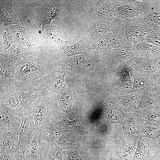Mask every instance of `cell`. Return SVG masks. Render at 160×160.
Listing matches in <instances>:
<instances>
[{
    "label": "cell",
    "instance_id": "cell-1",
    "mask_svg": "<svg viewBox=\"0 0 160 160\" xmlns=\"http://www.w3.org/2000/svg\"><path fill=\"white\" fill-rule=\"evenodd\" d=\"M40 93L33 82L16 80L8 87H0V103L15 110L21 117L28 111Z\"/></svg>",
    "mask_w": 160,
    "mask_h": 160
},
{
    "label": "cell",
    "instance_id": "cell-2",
    "mask_svg": "<svg viewBox=\"0 0 160 160\" xmlns=\"http://www.w3.org/2000/svg\"><path fill=\"white\" fill-rule=\"evenodd\" d=\"M45 58L36 55L25 57L16 66V80L33 82L54 72Z\"/></svg>",
    "mask_w": 160,
    "mask_h": 160
},
{
    "label": "cell",
    "instance_id": "cell-3",
    "mask_svg": "<svg viewBox=\"0 0 160 160\" xmlns=\"http://www.w3.org/2000/svg\"><path fill=\"white\" fill-rule=\"evenodd\" d=\"M51 95L41 93L28 111L35 130L39 132L47 123L52 121Z\"/></svg>",
    "mask_w": 160,
    "mask_h": 160
},
{
    "label": "cell",
    "instance_id": "cell-4",
    "mask_svg": "<svg viewBox=\"0 0 160 160\" xmlns=\"http://www.w3.org/2000/svg\"><path fill=\"white\" fill-rule=\"evenodd\" d=\"M126 42L124 35V26L121 23H111L105 36L99 42L91 45L93 49L108 51L120 47Z\"/></svg>",
    "mask_w": 160,
    "mask_h": 160
},
{
    "label": "cell",
    "instance_id": "cell-5",
    "mask_svg": "<svg viewBox=\"0 0 160 160\" xmlns=\"http://www.w3.org/2000/svg\"><path fill=\"white\" fill-rule=\"evenodd\" d=\"M66 74L65 72L56 71L41 77L33 82L41 93L49 95L52 93L57 94L67 87L64 81Z\"/></svg>",
    "mask_w": 160,
    "mask_h": 160
},
{
    "label": "cell",
    "instance_id": "cell-6",
    "mask_svg": "<svg viewBox=\"0 0 160 160\" xmlns=\"http://www.w3.org/2000/svg\"><path fill=\"white\" fill-rule=\"evenodd\" d=\"M141 1L137 18L148 30L160 25V0Z\"/></svg>",
    "mask_w": 160,
    "mask_h": 160
},
{
    "label": "cell",
    "instance_id": "cell-7",
    "mask_svg": "<svg viewBox=\"0 0 160 160\" xmlns=\"http://www.w3.org/2000/svg\"><path fill=\"white\" fill-rule=\"evenodd\" d=\"M126 42L136 45L147 41L148 30L137 17L123 19Z\"/></svg>",
    "mask_w": 160,
    "mask_h": 160
},
{
    "label": "cell",
    "instance_id": "cell-8",
    "mask_svg": "<svg viewBox=\"0 0 160 160\" xmlns=\"http://www.w3.org/2000/svg\"><path fill=\"white\" fill-rule=\"evenodd\" d=\"M114 8V16L122 19L134 18L139 15L142 1L110 0Z\"/></svg>",
    "mask_w": 160,
    "mask_h": 160
},
{
    "label": "cell",
    "instance_id": "cell-9",
    "mask_svg": "<svg viewBox=\"0 0 160 160\" xmlns=\"http://www.w3.org/2000/svg\"><path fill=\"white\" fill-rule=\"evenodd\" d=\"M20 117L22 121L18 130L19 136L17 150L25 154L33 135L36 131L28 111Z\"/></svg>",
    "mask_w": 160,
    "mask_h": 160
},
{
    "label": "cell",
    "instance_id": "cell-10",
    "mask_svg": "<svg viewBox=\"0 0 160 160\" xmlns=\"http://www.w3.org/2000/svg\"><path fill=\"white\" fill-rule=\"evenodd\" d=\"M17 65L6 55L0 53V87H8L16 81Z\"/></svg>",
    "mask_w": 160,
    "mask_h": 160
},
{
    "label": "cell",
    "instance_id": "cell-11",
    "mask_svg": "<svg viewBox=\"0 0 160 160\" xmlns=\"http://www.w3.org/2000/svg\"><path fill=\"white\" fill-rule=\"evenodd\" d=\"M21 121L15 110L0 103V130H18Z\"/></svg>",
    "mask_w": 160,
    "mask_h": 160
},
{
    "label": "cell",
    "instance_id": "cell-12",
    "mask_svg": "<svg viewBox=\"0 0 160 160\" xmlns=\"http://www.w3.org/2000/svg\"><path fill=\"white\" fill-rule=\"evenodd\" d=\"M111 22L102 19L94 20L84 39L91 45L99 42L107 34Z\"/></svg>",
    "mask_w": 160,
    "mask_h": 160
},
{
    "label": "cell",
    "instance_id": "cell-13",
    "mask_svg": "<svg viewBox=\"0 0 160 160\" xmlns=\"http://www.w3.org/2000/svg\"><path fill=\"white\" fill-rule=\"evenodd\" d=\"M135 45L126 42L121 47L108 51L113 58L129 66L136 60L140 59L135 48Z\"/></svg>",
    "mask_w": 160,
    "mask_h": 160
},
{
    "label": "cell",
    "instance_id": "cell-14",
    "mask_svg": "<svg viewBox=\"0 0 160 160\" xmlns=\"http://www.w3.org/2000/svg\"><path fill=\"white\" fill-rule=\"evenodd\" d=\"M129 66L132 70L137 71L144 75L154 85L160 78V71L155 63L138 59L133 61Z\"/></svg>",
    "mask_w": 160,
    "mask_h": 160
},
{
    "label": "cell",
    "instance_id": "cell-15",
    "mask_svg": "<svg viewBox=\"0 0 160 160\" xmlns=\"http://www.w3.org/2000/svg\"><path fill=\"white\" fill-rule=\"evenodd\" d=\"M46 143L39 132H35L25 153V160H43V151Z\"/></svg>",
    "mask_w": 160,
    "mask_h": 160
},
{
    "label": "cell",
    "instance_id": "cell-16",
    "mask_svg": "<svg viewBox=\"0 0 160 160\" xmlns=\"http://www.w3.org/2000/svg\"><path fill=\"white\" fill-rule=\"evenodd\" d=\"M135 48L140 59L155 63L160 58V48L147 41L137 43Z\"/></svg>",
    "mask_w": 160,
    "mask_h": 160
},
{
    "label": "cell",
    "instance_id": "cell-17",
    "mask_svg": "<svg viewBox=\"0 0 160 160\" xmlns=\"http://www.w3.org/2000/svg\"><path fill=\"white\" fill-rule=\"evenodd\" d=\"M134 78L132 92L143 95L154 91V85L144 75L134 70L130 72Z\"/></svg>",
    "mask_w": 160,
    "mask_h": 160
},
{
    "label": "cell",
    "instance_id": "cell-18",
    "mask_svg": "<svg viewBox=\"0 0 160 160\" xmlns=\"http://www.w3.org/2000/svg\"><path fill=\"white\" fill-rule=\"evenodd\" d=\"M89 57L88 56L79 55L62 58L60 63L62 71L78 72L86 66Z\"/></svg>",
    "mask_w": 160,
    "mask_h": 160
},
{
    "label": "cell",
    "instance_id": "cell-19",
    "mask_svg": "<svg viewBox=\"0 0 160 160\" xmlns=\"http://www.w3.org/2000/svg\"><path fill=\"white\" fill-rule=\"evenodd\" d=\"M19 136L18 130H0V151L17 152Z\"/></svg>",
    "mask_w": 160,
    "mask_h": 160
},
{
    "label": "cell",
    "instance_id": "cell-20",
    "mask_svg": "<svg viewBox=\"0 0 160 160\" xmlns=\"http://www.w3.org/2000/svg\"><path fill=\"white\" fill-rule=\"evenodd\" d=\"M91 45L83 38L72 45L67 46L62 53V58L79 55L89 56L92 48Z\"/></svg>",
    "mask_w": 160,
    "mask_h": 160
},
{
    "label": "cell",
    "instance_id": "cell-21",
    "mask_svg": "<svg viewBox=\"0 0 160 160\" xmlns=\"http://www.w3.org/2000/svg\"><path fill=\"white\" fill-rule=\"evenodd\" d=\"M114 11L110 0H100L96 4L93 17L94 20L102 19L111 21L115 18Z\"/></svg>",
    "mask_w": 160,
    "mask_h": 160
},
{
    "label": "cell",
    "instance_id": "cell-22",
    "mask_svg": "<svg viewBox=\"0 0 160 160\" xmlns=\"http://www.w3.org/2000/svg\"><path fill=\"white\" fill-rule=\"evenodd\" d=\"M60 125L51 121L45 124L39 132L43 139L47 143H52L59 136Z\"/></svg>",
    "mask_w": 160,
    "mask_h": 160
},
{
    "label": "cell",
    "instance_id": "cell-23",
    "mask_svg": "<svg viewBox=\"0 0 160 160\" xmlns=\"http://www.w3.org/2000/svg\"><path fill=\"white\" fill-rule=\"evenodd\" d=\"M57 94L58 102L61 108L64 111L69 112L75 96L74 91L67 87Z\"/></svg>",
    "mask_w": 160,
    "mask_h": 160
},
{
    "label": "cell",
    "instance_id": "cell-24",
    "mask_svg": "<svg viewBox=\"0 0 160 160\" xmlns=\"http://www.w3.org/2000/svg\"><path fill=\"white\" fill-rule=\"evenodd\" d=\"M12 4L11 1L0 4L1 19L3 22L4 26L18 23L13 11Z\"/></svg>",
    "mask_w": 160,
    "mask_h": 160
},
{
    "label": "cell",
    "instance_id": "cell-25",
    "mask_svg": "<svg viewBox=\"0 0 160 160\" xmlns=\"http://www.w3.org/2000/svg\"><path fill=\"white\" fill-rule=\"evenodd\" d=\"M3 53L6 55L17 65L26 56L32 54V52L17 44H13L7 51Z\"/></svg>",
    "mask_w": 160,
    "mask_h": 160
},
{
    "label": "cell",
    "instance_id": "cell-26",
    "mask_svg": "<svg viewBox=\"0 0 160 160\" xmlns=\"http://www.w3.org/2000/svg\"><path fill=\"white\" fill-rule=\"evenodd\" d=\"M61 155L52 143H46L43 151V160H61Z\"/></svg>",
    "mask_w": 160,
    "mask_h": 160
},
{
    "label": "cell",
    "instance_id": "cell-27",
    "mask_svg": "<svg viewBox=\"0 0 160 160\" xmlns=\"http://www.w3.org/2000/svg\"><path fill=\"white\" fill-rule=\"evenodd\" d=\"M140 105L147 107H154L160 104V97L155 92L141 95Z\"/></svg>",
    "mask_w": 160,
    "mask_h": 160
},
{
    "label": "cell",
    "instance_id": "cell-28",
    "mask_svg": "<svg viewBox=\"0 0 160 160\" xmlns=\"http://www.w3.org/2000/svg\"><path fill=\"white\" fill-rule=\"evenodd\" d=\"M147 41L160 48V25L155 26L149 30Z\"/></svg>",
    "mask_w": 160,
    "mask_h": 160
},
{
    "label": "cell",
    "instance_id": "cell-29",
    "mask_svg": "<svg viewBox=\"0 0 160 160\" xmlns=\"http://www.w3.org/2000/svg\"><path fill=\"white\" fill-rule=\"evenodd\" d=\"M1 38L5 49H9L12 43V36L8 31L3 29L1 31Z\"/></svg>",
    "mask_w": 160,
    "mask_h": 160
},
{
    "label": "cell",
    "instance_id": "cell-30",
    "mask_svg": "<svg viewBox=\"0 0 160 160\" xmlns=\"http://www.w3.org/2000/svg\"><path fill=\"white\" fill-rule=\"evenodd\" d=\"M15 153L9 151H0V160H12Z\"/></svg>",
    "mask_w": 160,
    "mask_h": 160
},
{
    "label": "cell",
    "instance_id": "cell-31",
    "mask_svg": "<svg viewBox=\"0 0 160 160\" xmlns=\"http://www.w3.org/2000/svg\"><path fill=\"white\" fill-rule=\"evenodd\" d=\"M12 160H25V154L18 151L14 154Z\"/></svg>",
    "mask_w": 160,
    "mask_h": 160
},
{
    "label": "cell",
    "instance_id": "cell-32",
    "mask_svg": "<svg viewBox=\"0 0 160 160\" xmlns=\"http://www.w3.org/2000/svg\"><path fill=\"white\" fill-rule=\"evenodd\" d=\"M155 92L160 97V78L154 85Z\"/></svg>",
    "mask_w": 160,
    "mask_h": 160
},
{
    "label": "cell",
    "instance_id": "cell-33",
    "mask_svg": "<svg viewBox=\"0 0 160 160\" xmlns=\"http://www.w3.org/2000/svg\"><path fill=\"white\" fill-rule=\"evenodd\" d=\"M155 64L156 66L160 71V58L156 61V62L155 63Z\"/></svg>",
    "mask_w": 160,
    "mask_h": 160
}]
</instances>
